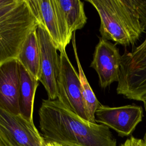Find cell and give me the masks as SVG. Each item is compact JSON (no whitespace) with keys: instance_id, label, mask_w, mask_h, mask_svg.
<instances>
[{"instance_id":"1","label":"cell","mask_w":146,"mask_h":146,"mask_svg":"<svg viewBox=\"0 0 146 146\" xmlns=\"http://www.w3.org/2000/svg\"><path fill=\"white\" fill-rule=\"evenodd\" d=\"M44 140L63 146H116L110 128L84 120L58 99H43L38 111Z\"/></svg>"},{"instance_id":"2","label":"cell","mask_w":146,"mask_h":146,"mask_svg":"<svg viewBox=\"0 0 146 146\" xmlns=\"http://www.w3.org/2000/svg\"><path fill=\"white\" fill-rule=\"evenodd\" d=\"M97 11L101 37L124 47L146 33V0H86Z\"/></svg>"},{"instance_id":"3","label":"cell","mask_w":146,"mask_h":146,"mask_svg":"<svg viewBox=\"0 0 146 146\" xmlns=\"http://www.w3.org/2000/svg\"><path fill=\"white\" fill-rule=\"evenodd\" d=\"M38 25L26 0H15L0 9V64L17 58L27 36Z\"/></svg>"},{"instance_id":"4","label":"cell","mask_w":146,"mask_h":146,"mask_svg":"<svg viewBox=\"0 0 146 146\" xmlns=\"http://www.w3.org/2000/svg\"><path fill=\"white\" fill-rule=\"evenodd\" d=\"M116 92L137 101L146 98V35L140 45L122 55Z\"/></svg>"},{"instance_id":"5","label":"cell","mask_w":146,"mask_h":146,"mask_svg":"<svg viewBox=\"0 0 146 146\" xmlns=\"http://www.w3.org/2000/svg\"><path fill=\"white\" fill-rule=\"evenodd\" d=\"M56 99L70 111L88 121L79 75L71 64L66 50L60 51Z\"/></svg>"},{"instance_id":"6","label":"cell","mask_w":146,"mask_h":146,"mask_svg":"<svg viewBox=\"0 0 146 146\" xmlns=\"http://www.w3.org/2000/svg\"><path fill=\"white\" fill-rule=\"evenodd\" d=\"M0 140L5 146H46L34 122L1 108Z\"/></svg>"},{"instance_id":"7","label":"cell","mask_w":146,"mask_h":146,"mask_svg":"<svg viewBox=\"0 0 146 146\" xmlns=\"http://www.w3.org/2000/svg\"><path fill=\"white\" fill-rule=\"evenodd\" d=\"M40 50L39 82L44 87L49 100L57 99V79L59 69V55L46 29L39 25L36 30Z\"/></svg>"},{"instance_id":"8","label":"cell","mask_w":146,"mask_h":146,"mask_svg":"<svg viewBox=\"0 0 146 146\" xmlns=\"http://www.w3.org/2000/svg\"><path fill=\"white\" fill-rule=\"evenodd\" d=\"M143 117L142 107L135 104L117 107L100 104L95 112L96 122L115 130L121 137L129 136Z\"/></svg>"},{"instance_id":"9","label":"cell","mask_w":146,"mask_h":146,"mask_svg":"<svg viewBox=\"0 0 146 146\" xmlns=\"http://www.w3.org/2000/svg\"><path fill=\"white\" fill-rule=\"evenodd\" d=\"M122 55L116 44L99 37L90 67L98 75L100 86L106 88L119 80Z\"/></svg>"},{"instance_id":"10","label":"cell","mask_w":146,"mask_h":146,"mask_svg":"<svg viewBox=\"0 0 146 146\" xmlns=\"http://www.w3.org/2000/svg\"><path fill=\"white\" fill-rule=\"evenodd\" d=\"M19 75L17 58L0 64V108L15 115L20 114L19 106Z\"/></svg>"},{"instance_id":"11","label":"cell","mask_w":146,"mask_h":146,"mask_svg":"<svg viewBox=\"0 0 146 146\" xmlns=\"http://www.w3.org/2000/svg\"><path fill=\"white\" fill-rule=\"evenodd\" d=\"M63 46L66 48L76 30L87 23L84 3L79 0H54Z\"/></svg>"},{"instance_id":"12","label":"cell","mask_w":146,"mask_h":146,"mask_svg":"<svg viewBox=\"0 0 146 146\" xmlns=\"http://www.w3.org/2000/svg\"><path fill=\"white\" fill-rule=\"evenodd\" d=\"M39 25L47 30L58 51L66 50L60 30L54 0H26Z\"/></svg>"},{"instance_id":"13","label":"cell","mask_w":146,"mask_h":146,"mask_svg":"<svg viewBox=\"0 0 146 146\" xmlns=\"http://www.w3.org/2000/svg\"><path fill=\"white\" fill-rule=\"evenodd\" d=\"M19 75V106L20 114L27 120L33 121L35 94L39 80L34 78L18 62Z\"/></svg>"},{"instance_id":"14","label":"cell","mask_w":146,"mask_h":146,"mask_svg":"<svg viewBox=\"0 0 146 146\" xmlns=\"http://www.w3.org/2000/svg\"><path fill=\"white\" fill-rule=\"evenodd\" d=\"M36 30H33L27 36L17 59L34 78L39 80L40 50Z\"/></svg>"},{"instance_id":"15","label":"cell","mask_w":146,"mask_h":146,"mask_svg":"<svg viewBox=\"0 0 146 146\" xmlns=\"http://www.w3.org/2000/svg\"><path fill=\"white\" fill-rule=\"evenodd\" d=\"M71 41L74 52L75 58L76 61L77 66L78 68V75L81 84L82 96L84 103L87 120L90 123H96L95 120V112L100 103L99 102L94 91H92L81 66L76 50L75 41V32L73 33Z\"/></svg>"},{"instance_id":"16","label":"cell","mask_w":146,"mask_h":146,"mask_svg":"<svg viewBox=\"0 0 146 146\" xmlns=\"http://www.w3.org/2000/svg\"><path fill=\"white\" fill-rule=\"evenodd\" d=\"M120 146H146V139H139L131 136Z\"/></svg>"},{"instance_id":"17","label":"cell","mask_w":146,"mask_h":146,"mask_svg":"<svg viewBox=\"0 0 146 146\" xmlns=\"http://www.w3.org/2000/svg\"><path fill=\"white\" fill-rule=\"evenodd\" d=\"M15 0H0V9L13 3Z\"/></svg>"},{"instance_id":"18","label":"cell","mask_w":146,"mask_h":146,"mask_svg":"<svg viewBox=\"0 0 146 146\" xmlns=\"http://www.w3.org/2000/svg\"><path fill=\"white\" fill-rule=\"evenodd\" d=\"M46 146H63L60 144H59L58 143H54V142H47L46 141Z\"/></svg>"},{"instance_id":"19","label":"cell","mask_w":146,"mask_h":146,"mask_svg":"<svg viewBox=\"0 0 146 146\" xmlns=\"http://www.w3.org/2000/svg\"><path fill=\"white\" fill-rule=\"evenodd\" d=\"M142 102H143L144 106V109H145V112H146V98L144 99ZM143 138L145 139H146V132H145V134H144V137H143Z\"/></svg>"},{"instance_id":"20","label":"cell","mask_w":146,"mask_h":146,"mask_svg":"<svg viewBox=\"0 0 146 146\" xmlns=\"http://www.w3.org/2000/svg\"><path fill=\"white\" fill-rule=\"evenodd\" d=\"M0 146H5L4 144H3V143L1 141V140H0Z\"/></svg>"}]
</instances>
